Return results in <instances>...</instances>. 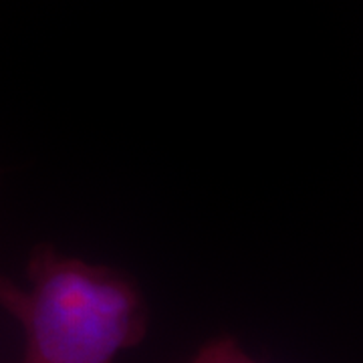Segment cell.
<instances>
[{
    "mask_svg": "<svg viewBox=\"0 0 363 363\" xmlns=\"http://www.w3.org/2000/svg\"><path fill=\"white\" fill-rule=\"evenodd\" d=\"M26 281L0 277V307L25 333L23 363H116L147 333L142 289L123 271L39 245Z\"/></svg>",
    "mask_w": 363,
    "mask_h": 363,
    "instance_id": "6da1fadb",
    "label": "cell"
},
{
    "mask_svg": "<svg viewBox=\"0 0 363 363\" xmlns=\"http://www.w3.org/2000/svg\"><path fill=\"white\" fill-rule=\"evenodd\" d=\"M186 363H259L230 335L206 341Z\"/></svg>",
    "mask_w": 363,
    "mask_h": 363,
    "instance_id": "7a4b0ae2",
    "label": "cell"
}]
</instances>
